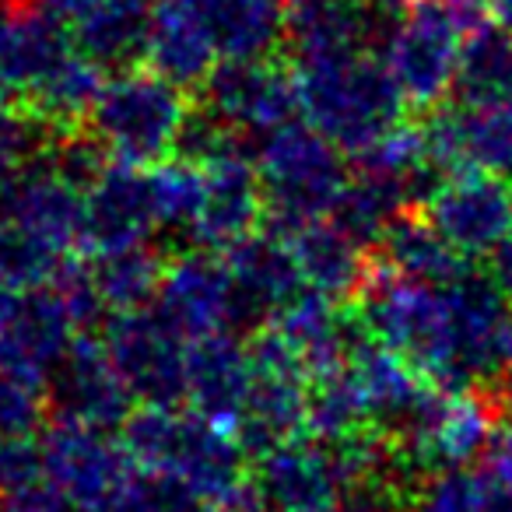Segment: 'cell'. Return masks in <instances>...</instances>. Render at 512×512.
Returning a JSON list of instances; mask_svg holds the SVG:
<instances>
[{"mask_svg": "<svg viewBox=\"0 0 512 512\" xmlns=\"http://www.w3.org/2000/svg\"><path fill=\"white\" fill-rule=\"evenodd\" d=\"M123 449L141 474L169 481L214 512H256L242 442L179 407H144L123 425ZM264 512V509H260Z\"/></svg>", "mask_w": 512, "mask_h": 512, "instance_id": "1", "label": "cell"}, {"mask_svg": "<svg viewBox=\"0 0 512 512\" xmlns=\"http://www.w3.org/2000/svg\"><path fill=\"white\" fill-rule=\"evenodd\" d=\"M299 113L306 127L327 137L344 155H362L400 123V99L383 57L372 50L292 64Z\"/></svg>", "mask_w": 512, "mask_h": 512, "instance_id": "2", "label": "cell"}, {"mask_svg": "<svg viewBox=\"0 0 512 512\" xmlns=\"http://www.w3.org/2000/svg\"><path fill=\"white\" fill-rule=\"evenodd\" d=\"M362 330L421 372L432 390H463L456 362V309L449 285L372 271L362 288Z\"/></svg>", "mask_w": 512, "mask_h": 512, "instance_id": "3", "label": "cell"}, {"mask_svg": "<svg viewBox=\"0 0 512 512\" xmlns=\"http://www.w3.org/2000/svg\"><path fill=\"white\" fill-rule=\"evenodd\" d=\"M491 29L488 0H411L386 32L383 64L407 106H439L460 81L463 50Z\"/></svg>", "mask_w": 512, "mask_h": 512, "instance_id": "4", "label": "cell"}, {"mask_svg": "<svg viewBox=\"0 0 512 512\" xmlns=\"http://www.w3.org/2000/svg\"><path fill=\"white\" fill-rule=\"evenodd\" d=\"M92 134L102 155L130 169H155L183 148L190 134V102L183 88L165 81L155 71H123L106 81L95 102Z\"/></svg>", "mask_w": 512, "mask_h": 512, "instance_id": "5", "label": "cell"}, {"mask_svg": "<svg viewBox=\"0 0 512 512\" xmlns=\"http://www.w3.org/2000/svg\"><path fill=\"white\" fill-rule=\"evenodd\" d=\"M256 172L264 183V200L278 235L330 221L351 183L341 151L306 123H292L264 137Z\"/></svg>", "mask_w": 512, "mask_h": 512, "instance_id": "6", "label": "cell"}, {"mask_svg": "<svg viewBox=\"0 0 512 512\" xmlns=\"http://www.w3.org/2000/svg\"><path fill=\"white\" fill-rule=\"evenodd\" d=\"M183 148H190V158L204 169V197L190 239L225 253L253 239L267 211L256 158H249V151L214 120H193Z\"/></svg>", "mask_w": 512, "mask_h": 512, "instance_id": "7", "label": "cell"}, {"mask_svg": "<svg viewBox=\"0 0 512 512\" xmlns=\"http://www.w3.org/2000/svg\"><path fill=\"white\" fill-rule=\"evenodd\" d=\"M81 327L78 309L57 281L22 292L0 288V372L43 386L81 341Z\"/></svg>", "mask_w": 512, "mask_h": 512, "instance_id": "8", "label": "cell"}, {"mask_svg": "<svg viewBox=\"0 0 512 512\" xmlns=\"http://www.w3.org/2000/svg\"><path fill=\"white\" fill-rule=\"evenodd\" d=\"M498 435V404L477 390H432L411 425L400 432V456L418 470H467L488 456Z\"/></svg>", "mask_w": 512, "mask_h": 512, "instance_id": "9", "label": "cell"}, {"mask_svg": "<svg viewBox=\"0 0 512 512\" xmlns=\"http://www.w3.org/2000/svg\"><path fill=\"white\" fill-rule=\"evenodd\" d=\"M0 225L67 267L85 246V186L64 165H32L0 193Z\"/></svg>", "mask_w": 512, "mask_h": 512, "instance_id": "10", "label": "cell"}, {"mask_svg": "<svg viewBox=\"0 0 512 512\" xmlns=\"http://www.w3.org/2000/svg\"><path fill=\"white\" fill-rule=\"evenodd\" d=\"M102 344L130 393L148 400V407H176L186 400L190 341L176 334L155 309L113 316Z\"/></svg>", "mask_w": 512, "mask_h": 512, "instance_id": "11", "label": "cell"}, {"mask_svg": "<svg viewBox=\"0 0 512 512\" xmlns=\"http://www.w3.org/2000/svg\"><path fill=\"white\" fill-rule=\"evenodd\" d=\"M425 218L463 260L491 256L512 232V179L453 172L425 197Z\"/></svg>", "mask_w": 512, "mask_h": 512, "instance_id": "12", "label": "cell"}, {"mask_svg": "<svg viewBox=\"0 0 512 512\" xmlns=\"http://www.w3.org/2000/svg\"><path fill=\"white\" fill-rule=\"evenodd\" d=\"M249 484L264 512H337L351 491L337 449L316 439H292L260 453Z\"/></svg>", "mask_w": 512, "mask_h": 512, "instance_id": "13", "label": "cell"}, {"mask_svg": "<svg viewBox=\"0 0 512 512\" xmlns=\"http://www.w3.org/2000/svg\"><path fill=\"white\" fill-rule=\"evenodd\" d=\"M211 120L235 134H278L299 113L295 74L271 60H225L204 85Z\"/></svg>", "mask_w": 512, "mask_h": 512, "instance_id": "14", "label": "cell"}, {"mask_svg": "<svg viewBox=\"0 0 512 512\" xmlns=\"http://www.w3.org/2000/svg\"><path fill=\"white\" fill-rule=\"evenodd\" d=\"M46 477L71 498L74 509L92 512L134 474L123 442L109 432L60 418L43 439Z\"/></svg>", "mask_w": 512, "mask_h": 512, "instance_id": "15", "label": "cell"}, {"mask_svg": "<svg viewBox=\"0 0 512 512\" xmlns=\"http://www.w3.org/2000/svg\"><path fill=\"white\" fill-rule=\"evenodd\" d=\"M155 313L186 341L232 334L235 323H242V313L228 264L211 253H186L172 260L158 288Z\"/></svg>", "mask_w": 512, "mask_h": 512, "instance_id": "16", "label": "cell"}, {"mask_svg": "<svg viewBox=\"0 0 512 512\" xmlns=\"http://www.w3.org/2000/svg\"><path fill=\"white\" fill-rule=\"evenodd\" d=\"M162 228L148 169L106 165L85 186V249L95 256L141 249Z\"/></svg>", "mask_w": 512, "mask_h": 512, "instance_id": "17", "label": "cell"}, {"mask_svg": "<svg viewBox=\"0 0 512 512\" xmlns=\"http://www.w3.org/2000/svg\"><path fill=\"white\" fill-rule=\"evenodd\" d=\"M428 155L435 169L491 172L512 179V113L509 106H460L439 109L425 127Z\"/></svg>", "mask_w": 512, "mask_h": 512, "instance_id": "18", "label": "cell"}, {"mask_svg": "<svg viewBox=\"0 0 512 512\" xmlns=\"http://www.w3.org/2000/svg\"><path fill=\"white\" fill-rule=\"evenodd\" d=\"M253 358L232 334H214L190 341V372H186V400L190 411L211 421L218 432L242 439L249 397H253Z\"/></svg>", "mask_w": 512, "mask_h": 512, "instance_id": "19", "label": "cell"}, {"mask_svg": "<svg viewBox=\"0 0 512 512\" xmlns=\"http://www.w3.org/2000/svg\"><path fill=\"white\" fill-rule=\"evenodd\" d=\"M242 320H278L302 295H309L285 235L256 232L225 256Z\"/></svg>", "mask_w": 512, "mask_h": 512, "instance_id": "20", "label": "cell"}, {"mask_svg": "<svg viewBox=\"0 0 512 512\" xmlns=\"http://www.w3.org/2000/svg\"><path fill=\"white\" fill-rule=\"evenodd\" d=\"M53 393H57V404L67 421L102 428V432L130 421L134 393L116 372L106 344L99 341L74 344L64 365L53 372Z\"/></svg>", "mask_w": 512, "mask_h": 512, "instance_id": "21", "label": "cell"}, {"mask_svg": "<svg viewBox=\"0 0 512 512\" xmlns=\"http://www.w3.org/2000/svg\"><path fill=\"white\" fill-rule=\"evenodd\" d=\"M351 383L362 400L365 421L376 432H404L414 421V414L425 407L432 390H425V379L411 362L393 355L390 348L369 341L358 344V351L348 362Z\"/></svg>", "mask_w": 512, "mask_h": 512, "instance_id": "22", "label": "cell"}, {"mask_svg": "<svg viewBox=\"0 0 512 512\" xmlns=\"http://www.w3.org/2000/svg\"><path fill=\"white\" fill-rule=\"evenodd\" d=\"M144 57H148V71L162 74L165 81L179 88L207 85L211 74L225 64L218 39L211 36L204 18L186 0H165L151 15Z\"/></svg>", "mask_w": 512, "mask_h": 512, "instance_id": "23", "label": "cell"}, {"mask_svg": "<svg viewBox=\"0 0 512 512\" xmlns=\"http://www.w3.org/2000/svg\"><path fill=\"white\" fill-rule=\"evenodd\" d=\"M372 18L362 0H288L285 43L292 64L369 50Z\"/></svg>", "mask_w": 512, "mask_h": 512, "instance_id": "24", "label": "cell"}, {"mask_svg": "<svg viewBox=\"0 0 512 512\" xmlns=\"http://www.w3.org/2000/svg\"><path fill=\"white\" fill-rule=\"evenodd\" d=\"M295 253V264L302 271V281L313 295H323L330 302H344L348 295L362 292L369 281L365 264V246L351 239L334 218L306 225L299 232L285 235Z\"/></svg>", "mask_w": 512, "mask_h": 512, "instance_id": "25", "label": "cell"}, {"mask_svg": "<svg viewBox=\"0 0 512 512\" xmlns=\"http://www.w3.org/2000/svg\"><path fill=\"white\" fill-rule=\"evenodd\" d=\"M211 36L218 39L221 60H267L285 39L288 0H186Z\"/></svg>", "mask_w": 512, "mask_h": 512, "instance_id": "26", "label": "cell"}, {"mask_svg": "<svg viewBox=\"0 0 512 512\" xmlns=\"http://www.w3.org/2000/svg\"><path fill=\"white\" fill-rule=\"evenodd\" d=\"M102 88H106L102 64H95L78 46H71V50L32 85V92L25 95V109H29L39 123H46V127L67 130L78 120L92 116Z\"/></svg>", "mask_w": 512, "mask_h": 512, "instance_id": "27", "label": "cell"}, {"mask_svg": "<svg viewBox=\"0 0 512 512\" xmlns=\"http://www.w3.org/2000/svg\"><path fill=\"white\" fill-rule=\"evenodd\" d=\"M383 260L386 271L411 281H428V285H449L470 271L467 260L428 225L425 214H404L393 221V228L383 235Z\"/></svg>", "mask_w": 512, "mask_h": 512, "instance_id": "28", "label": "cell"}, {"mask_svg": "<svg viewBox=\"0 0 512 512\" xmlns=\"http://www.w3.org/2000/svg\"><path fill=\"white\" fill-rule=\"evenodd\" d=\"M162 278H165V267L158 264V256L148 246L95 256V264L88 267V281H92V292L99 299V306L113 309L116 316L137 313L151 299H158Z\"/></svg>", "mask_w": 512, "mask_h": 512, "instance_id": "29", "label": "cell"}, {"mask_svg": "<svg viewBox=\"0 0 512 512\" xmlns=\"http://www.w3.org/2000/svg\"><path fill=\"white\" fill-rule=\"evenodd\" d=\"M411 197L414 193L404 183L372 176V172H358V176H351L348 190H344L341 204H337L334 221L362 246L383 242L393 221L407 214V200Z\"/></svg>", "mask_w": 512, "mask_h": 512, "instance_id": "30", "label": "cell"}, {"mask_svg": "<svg viewBox=\"0 0 512 512\" xmlns=\"http://www.w3.org/2000/svg\"><path fill=\"white\" fill-rule=\"evenodd\" d=\"M460 102L470 106H509L512 102V36L498 25L477 32L463 50Z\"/></svg>", "mask_w": 512, "mask_h": 512, "instance_id": "31", "label": "cell"}, {"mask_svg": "<svg viewBox=\"0 0 512 512\" xmlns=\"http://www.w3.org/2000/svg\"><path fill=\"white\" fill-rule=\"evenodd\" d=\"M151 18L123 8L120 0H95L74 22V46L95 64H123L134 53H144Z\"/></svg>", "mask_w": 512, "mask_h": 512, "instance_id": "32", "label": "cell"}, {"mask_svg": "<svg viewBox=\"0 0 512 512\" xmlns=\"http://www.w3.org/2000/svg\"><path fill=\"white\" fill-rule=\"evenodd\" d=\"M148 179L158 221L190 232L200 211V197H204V169L193 158H179V162H162L148 169Z\"/></svg>", "mask_w": 512, "mask_h": 512, "instance_id": "33", "label": "cell"}, {"mask_svg": "<svg viewBox=\"0 0 512 512\" xmlns=\"http://www.w3.org/2000/svg\"><path fill=\"white\" fill-rule=\"evenodd\" d=\"M407 512H488V477L470 467L428 474L407 495Z\"/></svg>", "mask_w": 512, "mask_h": 512, "instance_id": "34", "label": "cell"}, {"mask_svg": "<svg viewBox=\"0 0 512 512\" xmlns=\"http://www.w3.org/2000/svg\"><path fill=\"white\" fill-rule=\"evenodd\" d=\"M92 512H214V509L200 505L197 498L186 495L176 484L148 477L134 467V474Z\"/></svg>", "mask_w": 512, "mask_h": 512, "instance_id": "35", "label": "cell"}, {"mask_svg": "<svg viewBox=\"0 0 512 512\" xmlns=\"http://www.w3.org/2000/svg\"><path fill=\"white\" fill-rule=\"evenodd\" d=\"M39 144V120L25 109L0 106V193L8 190L25 169H32V155Z\"/></svg>", "mask_w": 512, "mask_h": 512, "instance_id": "36", "label": "cell"}, {"mask_svg": "<svg viewBox=\"0 0 512 512\" xmlns=\"http://www.w3.org/2000/svg\"><path fill=\"white\" fill-rule=\"evenodd\" d=\"M46 477L43 442L32 435H0V498Z\"/></svg>", "mask_w": 512, "mask_h": 512, "instance_id": "37", "label": "cell"}, {"mask_svg": "<svg viewBox=\"0 0 512 512\" xmlns=\"http://www.w3.org/2000/svg\"><path fill=\"white\" fill-rule=\"evenodd\" d=\"M337 512H407V498L393 481H365L341 498Z\"/></svg>", "mask_w": 512, "mask_h": 512, "instance_id": "38", "label": "cell"}, {"mask_svg": "<svg viewBox=\"0 0 512 512\" xmlns=\"http://www.w3.org/2000/svg\"><path fill=\"white\" fill-rule=\"evenodd\" d=\"M0 502H4L8 512H74L71 498H67L50 477H43V481L29 484V488L15 491V495H8V498H0Z\"/></svg>", "mask_w": 512, "mask_h": 512, "instance_id": "39", "label": "cell"}, {"mask_svg": "<svg viewBox=\"0 0 512 512\" xmlns=\"http://www.w3.org/2000/svg\"><path fill=\"white\" fill-rule=\"evenodd\" d=\"M484 474L488 481H495L498 488H509L512 491V428H502L491 442L488 456H484Z\"/></svg>", "mask_w": 512, "mask_h": 512, "instance_id": "40", "label": "cell"}, {"mask_svg": "<svg viewBox=\"0 0 512 512\" xmlns=\"http://www.w3.org/2000/svg\"><path fill=\"white\" fill-rule=\"evenodd\" d=\"M491 278L498 281L505 295H512V232L502 239V246L491 253Z\"/></svg>", "mask_w": 512, "mask_h": 512, "instance_id": "41", "label": "cell"}, {"mask_svg": "<svg viewBox=\"0 0 512 512\" xmlns=\"http://www.w3.org/2000/svg\"><path fill=\"white\" fill-rule=\"evenodd\" d=\"M488 4H491V22L512 36V0H488Z\"/></svg>", "mask_w": 512, "mask_h": 512, "instance_id": "42", "label": "cell"}, {"mask_svg": "<svg viewBox=\"0 0 512 512\" xmlns=\"http://www.w3.org/2000/svg\"><path fill=\"white\" fill-rule=\"evenodd\" d=\"M495 404H498V414H502V418L509 421V428H512V376L505 379L502 386H498V397H495Z\"/></svg>", "mask_w": 512, "mask_h": 512, "instance_id": "43", "label": "cell"}, {"mask_svg": "<svg viewBox=\"0 0 512 512\" xmlns=\"http://www.w3.org/2000/svg\"><path fill=\"white\" fill-rule=\"evenodd\" d=\"M123 8H130V11H137V15H144V18H151L158 8H162L165 0H120Z\"/></svg>", "mask_w": 512, "mask_h": 512, "instance_id": "44", "label": "cell"}, {"mask_svg": "<svg viewBox=\"0 0 512 512\" xmlns=\"http://www.w3.org/2000/svg\"><path fill=\"white\" fill-rule=\"evenodd\" d=\"M365 4H369V8H383V11H393V8L404 11L411 0H365Z\"/></svg>", "mask_w": 512, "mask_h": 512, "instance_id": "45", "label": "cell"}, {"mask_svg": "<svg viewBox=\"0 0 512 512\" xmlns=\"http://www.w3.org/2000/svg\"><path fill=\"white\" fill-rule=\"evenodd\" d=\"M0 512H8V509H4V502H0Z\"/></svg>", "mask_w": 512, "mask_h": 512, "instance_id": "46", "label": "cell"}, {"mask_svg": "<svg viewBox=\"0 0 512 512\" xmlns=\"http://www.w3.org/2000/svg\"><path fill=\"white\" fill-rule=\"evenodd\" d=\"M509 113H512V102H509Z\"/></svg>", "mask_w": 512, "mask_h": 512, "instance_id": "47", "label": "cell"}]
</instances>
